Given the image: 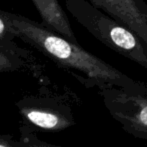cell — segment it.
Instances as JSON below:
<instances>
[{
    "label": "cell",
    "mask_w": 147,
    "mask_h": 147,
    "mask_svg": "<svg viewBox=\"0 0 147 147\" xmlns=\"http://www.w3.org/2000/svg\"><path fill=\"white\" fill-rule=\"evenodd\" d=\"M0 16L17 38L34 47L60 67L78 72L77 78L87 88L96 87L99 91L108 88H126L137 81L86 51L79 44L49 30L43 24L1 10Z\"/></svg>",
    "instance_id": "6da1fadb"
},
{
    "label": "cell",
    "mask_w": 147,
    "mask_h": 147,
    "mask_svg": "<svg viewBox=\"0 0 147 147\" xmlns=\"http://www.w3.org/2000/svg\"><path fill=\"white\" fill-rule=\"evenodd\" d=\"M65 4L72 16L101 43L147 69V46L137 35L87 0H65Z\"/></svg>",
    "instance_id": "7a4b0ae2"
},
{
    "label": "cell",
    "mask_w": 147,
    "mask_h": 147,
    "mask_svg": "<svg viewBox=\"0 0 147 147\" xmlns=\"http://www.w3.org/2000/svg\"><path fill=\"white\" fill-rule=\"evenodd\" d=\"M107 111L128 134L147 141V83L99 91Z\"/></svg>",
    "instance_id": "3957f363"
},
{
    "label": "cell",
    "mask_w": 147,
    "mask_h": 147,
    "mask_svg": "<svg viewBox=\"0 0 147 147\" xmlns=\"http://www.w3.org/2000/svg\"><path fill=\"white\" fill-rule=\"evenodd\" d=\"M23 125L33 130L59 132L76 123L69 105L52 96H25L16 102Z\"/></svg>",
    "instance_id": "277c9868"
},
{
    "label": "cell",
    "mask_w": 147,
    "mask_h": 147,
    "mask_svg": "<svg viewBox=\"0 0 147 147\" xmlns=\"http://www.w3.org/2000/svg\"><path fill=\"white\" fill-rule=\"evenodd\" d=\"M137 35L147 46V3L144 0H87Z\"/></svg>",
    "instance_id": "5b68a950"
},
{
    "label": "cell",
    "mask_w": 147,
    "mask_h": 147,
    "mask_svg": "<svg viewBox=\"0 0 147 147\" xmlns=\"http://www.w3.org/2000/svg\"><path fill=\"white\" fill-rule=\"evenodd\" d=\"M32 2L38 10L45 27L78 44L69 19L57 0H32Z\"/></svg>",
    "instance_id": "8992f818"
},
{
    "label": "cell",
    "mask_w": 147,
    "mask_h": 147,
    "mask_svg": "<svg viewBox=\"0 0 147 147\" xmlns=\"http://www.w3.org/2000/svg\"><path fill=\"white\" fill-rule=\"evenodd\" d=\"M17 38L13 32L7 25L3 18L0 16V51L11 53L17 55L22 58H25L32 61V58L29 56V53L24 49L18 47L14 39Z\"/></svg>",
    "instance_id": "52a82bcc"
},
{
    "label": "cell",
    "mask_w": 147,
    "mask_h": 147,
    "mask_svg": "<svg viewBox=\"0 0 147 147\" xmlns=\"http://www.w3.org/2000/svg\"><path fill=\"white\" fill-rule=\"evenodd\" d=\"M22 70H35V65L31 60L22 58L11 53L0 51V72H13Z\"/></svg>",
    "instance_id": "ba28073f"
},
{
    "label": "cell",
    "mask_w": 147,
    "mask_h": 147,
    "mask_svg": "<svg viewBox=\"0 0 147 147\" xmlns=\"http://www.w3.org/2000/svg\"><path fill=\"white\" fill-rule=\"evenodd\" d=\"M19 133V140L17 141L19 147H63L40 140L37 137L36 131L25 125L20 126Z\"/></svg>",
    "instance_id": "9c48e42d"
},
{
    "label": "cell",
    "mask_w": 147,
    "mask_h": 147,
    "mask_svg": "<svg viewBox=\"0 0 147 147\" xmlns=\"http://www.w3.org/2000/svg\"><path fill=\"white\" fill-rule=\"evenodd\" d=\"M0 147H19L17 141L13 140L9 136L0 135Z\"/></svg>",
    "instance_id": "30bf717a"
}]
</instances>
